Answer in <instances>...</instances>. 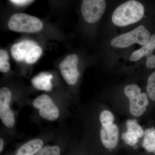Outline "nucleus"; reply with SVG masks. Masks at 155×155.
Masks as SVG:
<instances>
[{
  "label": "nucleus",
  "mask_w": 155,
  "mask_h": 155,
  "mask_svg": "<svg viewBox=\"0 0 155 155\" xmlns=\"http://www.w3.org/2000/svg\"><path fill=\"white\" fill-rule=\"evenodd\" d=\"M77 116L80 140L88 151L101 148L112 152L120 145L122 124L110 106L103 102L81 105Z\"/></svg>",
  "instance_id": "1"
},
{
  "label": "nucleus",
  "mask_w": 155,
  "mask_h": 155,
  "mask_svg": "<svg viewBox=\"0 0 155 155\" xmlns=\"http://www.w3.org/2000/svg\"><path fill=\"white\" fill-rule=\"evenodd\" d=\"M123 92L126 101L114 110L128 119L139 121L147 114L150 106V99L147 93L142 92L138 84L134 83L126 85Z\"/></svg>",
  "instance_id": "2"
},
{
  "label": "nucleus",
  "mask_w": 155,
  "mask_h": 155,
  "mask_svg": "<svg viewBox=\"0 0 155 155\" xmlns=\"http://www.w3.org/2000/svg\"><path fill=\"white\" fill-rule=\"evenodd\" d=\"M144 14L143 5L138 1L130 0L115 9L112 15V22L117 26L124 27L140 21Z\"/></svg>",
  "instance_id": "3"
},
{
  "label": "nucleus",
  "mask_w": 155,
  "mask_h": 155,
  "mask_svg": "<svg viewBox=\"0 0 155 155\" xmlns=\"http://www.w3.org/2000/svg\"><path fill=\"white\" fill-rule=\"evenodd\" d=\"M8 26L15 32L35 33L42 30L44 24L37 17L24 13H16L10 18Z\"/></svg>",
  "instance_id": "4"
},
{
  "label": "nucleus",
  "mask_w": 155,
  "mask_h": 155,
  "mask_svg": "<svg viewBox=\"0 0 155 155\" xmlns=\"http://www.w3.org/2000/svg\"><path fill=\"white\" fill-rule=\"evenodd\" d=\"M150 34L143 25H140L134 30L114 38L111 41L114 48H124L138 44L143 46L150 37Z\"/></svg>",
  "instance_id": "5"
},
{
  "label": "nucleus",
  "mask_w": 155,
  "mask_h": 155,
  "mask_svg": "<svg viewBox=\"0 0 155 155\" xmlns=\"http://www.w3.org/2000/svg\"><path fill=\"white\" fill-rule=\"evenodd\" d=\"M144 134V129L136 119H128L122 124L121 142L134 149L137 148Z\"/></svg>",
  "instance_id": "6"
},
{
  "label": "nucleus",
  "mask_w": 155,
  "mask_h": 155,
  "mask_svg": "<svg viewBox=\"0 0 155 155\" xmlns=\"http://www.w3.org/2000/svg\"><path fill=\"white\" fill-rule=\"evenodd\" d=\"M32 105L38 110L40 116L47 121L54 122L60 117V108L47 94H43L37 97L33 100Z\"/></svg>",
  "instance_id": "7"
},
{
  "label": "nucleus",
  "mask_w": 155,
  "mask_h": 155,
  "mask_svg": "<svg viewBox=\"0 0 155 155\" xmlns=\"http://www.w3.org/2000/svg\"><path fill=\"white\" fill-rule=\"evenodd\" d=\"M12 94L8 87L0 89V119L7 128H13L16 123L15 114L11 108Z\"/></svg>",
  "instance_id": "8"
},
{
  "label": "nucleus",
  "mask_w": 155,
  "mask_h": 155,
  "mask_svg": "<svg viewBox=\"0 0 155 155\" xmlns=\"http://www.w3.org/2000/svg\"><path fill=\"white\" fill-rule=\"evenodd\" d=\"M106 8V3L104 0H84L81 4V13L86 22L95 23L102 17Z\"/></svg>",
  "instance_id": "9"
},
{
  "label": "nucleus",
  "mask_w": 155,
  "mask_h": 155,
  "mask_svg": "<svg viewBox=\"0 0 155 155\" xmlns=\"http://www.w3.org/2000/svg\"><path fill=\"white\" fill-rule=\"evenodd\" d=\"M78 58L77 55L67 56L60 64L61 75L67 84L74 85L77 83L80 74L78 69Z\"/></svg>",
  "instance_id": "10"
},
{
  "label": "nucleus",
  "mask_w": 155,
  "mask_h": 155,
  "mask_svg": "<svg viewBox=\"0 0 155 155\" xmlns=\"http://www.w3.org/2000/svg\"><path fill=\"white\" fill-rule=\"evenodd\" d=\"M45 145L42 139L35 138L25 142L13 151L5 155H35Z\"/></svg>",
  "instance_id": "11"
},
{
  "label": "nucleus",
  "mask_w": 155,
  "mask_h": 155,
  "mask_svg": "<svg viewBox=\"0 0 155 155\" xmlns=\"http://www.w3.org/2000/svg\"><path fill=\"white\" fill-rule=\"evenodd\" d=\"M37 45L32 41L25 40L15 44L11 47V53L13 58L18 62L25 61L26 55L34 47Z\"/></svg>",
  "instance_id": "12"
},
{
  "label": "nucleus",
  "mask_w": 155,
  "mask_h": 155,
  "mask_svg": "<svg viewBox=\"0 0 155 155\" xmlns=\"http://www.w3.org/2000/svg\"><path fill=\"white\" fill-rule=\"evenodd\" d=\"M155 50V34L150 37L147 42L139 49L134 51L130 57V61H136L144 57L152 54Z\"/></svg>",
  "instance_id": "13"
},
{
  "label": "nucleus",
  "mask_w": 155,
  "mask_h": 155,
  "mask_svg": "<svg viewBox=\"0 0 155 155\" xmlns=\"http://www.w3.org/2000/svg\"><path fill=\"white\" fill-rule=\"evenodd\" d=\"M68 147L62 143L45 145L35 155H64Z\"/></svg>",
  "instance_id": "14"
},
{
  "label": "nucleus",
  "mask_w": 155,
  "mask_h": 155,
  "mask_svg": "<svg viewBox=\"0 0 155 155\" xmlns=\"http://www.w3.org/2000/svg\"><path fill=\"white\" fill-rule=\"evenodd\" d=\"M52 78V75L43 72L38 76L33 78L31 82L35 88L49 91L52 88V84L51 82V79Z\"/></svg>",
  "instance_id": "15"
},
{
  "label": "nucleus",
  "mask_w": 155,
  "mask_h": 155,
  "mask_svg": "<svg viewBox=\"0 0 155 155\" xmlns=\"http://www.w3.org/2000/svg\"><path fill=\"white\" fill-rule=\"evenodd\" d=\"M142 146L147 151L155 154V128L154 127L147 128L142 140Z\"/></svg>",
  "instance_id": "16"
},
{
  "label": "nucleus",
  "mask_w": 155,
  "mask_h": 155,
  "mask_svg": "<svg viewBox=\"0 0 155 155\" xmlns=\"http://www.w3.org/2000/svg\"><path fill=\"white\" fill-rule=\"evenodd\" d=\"M43 50L38 45L34 47L28 52L25 58V62L28 64H33L38 61L42 54Z\"/></svg>",
  "instance_id": "17"
},
{
  "label": "nucleus",
  "mask_w": 155,
  "mask_h": 155,
  "mask_svg": "<svg viewBox=\"0 0 155 155\" xmlns=\"http://www.w3.org/2000/svg\"><path fill=\"white\" fill-rule=\"evenodd\" d=\"M147 82V94L151 101L155 102V71L149 75Z\"/></svg>",
  "instance_id": "18"
},
{
  "label": "nucleus",
  "mask_w": 155,
  "mask_h": 155,
  "mask_svg": "<svg viewBox=\"0 0 155 155\" xmlns=\"http://www.w3.org/2000/svg\"><path fill=\"white\" fill-rule=\"evenodd\" d=\"M86 150L85 147L80 141V143L70 144L64 155H83Z\"/></svg>",
  "instance_id": "19"
},
{
  "label": "nucleus",
  "mask_w": 155,
  "mask_h": 155,
  "mask_svg": "<svg viewBox=\"0 0 155 155\" xmlns=\"http://www.w3.org/2000/svg\"><path fill=\"white\" fill-rule=\"evenodd\" d=\"M10 69V64L8 61L0 59V71L3 73H7Z\"/></svg>",
  "instance_id": "20"
},
{
  "label": "nucleus",
  "mask_w": 155,
  "mask_h": 155,
  "mask_svg": "<svg viewBox=\"0 0 155 155\" xmlns=\"http://www.w3.org/2000/svg\"><path fill=\"white\" fill-rule=\"evenodd\" d=\"M146 67L149 69L155 68V55L151 54L147 57Z\"/></svg>",
  "instance_id": "21"
},
{
  "label": "nucleus",
  "mask_w": 155,
  "mask_h": 155,
  "mask_svg": "<svg viewBox=\"0 0 155 155\" xmlns=\"http://www.w3.org/2000/svg\"><path fill=\"white\" fill-rule=\"evenodd\" d=\"M10 2L17 5L25 6L32 3L34 1L29 0H11L10 1Z\"/></svg>",
  "instance_id": "22"
},
{
  "label": "nucleus",
  "mask_w": 155,
  "mask_h": 155,
  "mask_svg": "<svg viewBox=\"0 0 155 155\" xmlns=\"http://www.w3.org/2000/svg\"><path fill=\"white\" fill-rule=\"evenodd\" d=\"M0 59L8 61L9 56L8 52L4 50H0Z\"/></svg>",
  "instance_id": "23"
},
{
  "label": "nucleus",
  "mask_w": 155,
  "mask_h": 155,
  "mask_svg": "<svg viewBox=\"0 0 155 155\" xmlns=\"http://www.w3.org/2000/svg\"><path fill=\"white\" fill-rule=\"evenodd\" d=\"M5 142L2 137L0 138V153L2 154L5 149Z\"/></svg>",
  "instance_id": "24"
}]
</instances>
